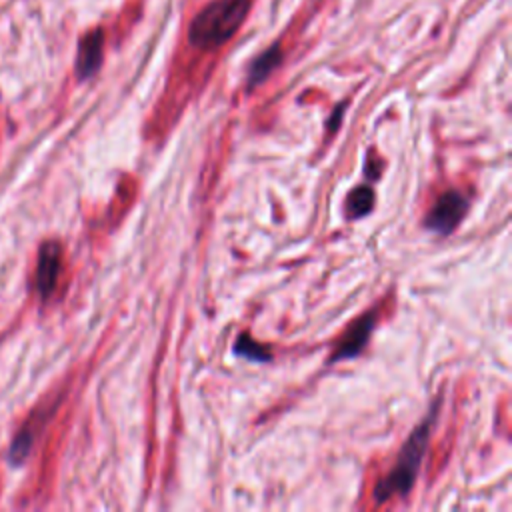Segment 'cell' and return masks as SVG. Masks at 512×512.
<instances>
[{
  "label": "cell",
  "mask_w": 512,
  "mask_h": 512,
  "mask_svg": "<svg viewBox=\"0 0 512 512\" xmlns=\"http://www.w3.org/2000/svg\"><path fill=\"white\" fill-rule=\"evenodd\" d=\"M253 0H214L204 6L188 28V40L198 48L213 50L228 43L250 10Z\"/></svg>",
  "instance_id": "7a4b0ae2"
},
{
  "label": "cell",
  "mask_w": 512,
  "mask_h": 512,
  "mask_svg": "<svg viewBox=\"0 0 512 512\" xmlns=\"http://www.w3.org/2000/svg\"><path fill=\"white\" fill-rule=\"evenodd\" d=\"M434 416H436V409L428 413L426 419L414 428L413 434L409 436V441H406L404 446L401 448V455L396 458L391 473L376 485L374 500L379 505L389 503V500L394 496H404L411 493L416 475H419L423 458L426 455L428 441H431Z\"/></svg>",
  "instance_id": "6da1fadb"
},
{
  "label": "cell",
  "mask_w": 512,
  "mask_h": 512,
  "mask_svg": "<svg viewBox=\"0 0 512 512\" xmlns=\"http://www.w3.org/2000/svg\"><path fill=\"white\" fill-rule=\"evenodd\" d=\"M235 352L240 354V357H245L248 360H256V362H268L270 359V352L256 344L253 339L248 337V334H243V337H238L235 342Z\"/></svg>",
  "instance_id": "9c48e42d"
},
{
  "label": "cell",
  "mask_w": 512,
  "mask_h": 512,
  "mask_svg": "<svg viewBox=\"0 0 512 512\" xmlns=\"http://www.w3.org/2000/svg\"><path fill=\"white\" fill-rule=\"evenodd\" d=\"M62 266V246L55 240H48L38 250V263H37V288L38 295L48 298L57 288V282L60 277Z\"/></svg>",
  "instance_id": "5b68a950"
},
{
  "label": "cell",
  "mask_w": 512,
  "mask_h": 512,
  "mask_svg": "<svg viewBox=\"0 0 512 512\" xmlns=\"http://www.w3.org/2000/svg\"><path fill=\"white\" fill-rule=\"evenodd\" d=\"M374 325H376V312H367V315L360 317L347 332H344V337L340 339L337 349H334V352H332L330 362H340V360L359 357L371 340Z\"/></svg>",
  "instance_id": "277c9868"
},
{
  "label": "cell",
  "mask_w": 512,
  "mask_h": 512,
  "mask_svg": "<svg viewBox=\"0 0 512 512\" xmlns=\"http://www.w3.org/2000/svg\"><path fill=\"white\" fill-rule=\"evenodd\" d=\"M468 211V201L463 193L458 191H448L436 204L431 208V213L426 214V228L436 235H451L455 228L463 223V218Z\"/></svg>",
  "instance_id": "3957f363"
},
{
  "label": "cell",
  "mask_w": 512,
  "mask_h": 512,
  "mask_svg": "<svg viewBox=\"0 0 512 512\" xmlns=\"http://www.w3.org/2000/svg\"><path fill=\"white\" fill-rule=\"evenodd\" d=\"M282 52L280 47H270L266 52H263L253 65L248 68V87L263 85V82L273 75V70L280 65Z\"/></svg>",
  "instance_id": "52a82bcc"
},
{
  "label": "cell",
  "mask_w": 512,
  "mask_h": 512,
  "mask_svg": "<svg viewBox=\"0 0 512 512\" xmlns=\"http://www.w3.org/2000/svg\"><path fill=\"white\" fill-rule=\"evenodd\" d=\"M102 48H104L102 30H92V33L82 37L78 45V58H77L78 78L87 80L97 75L102 65Z\"/></svg>",
  "instance_id": "8992f818"
},
{
  "label": "cell",
  "mask_w": 512,
  "mask_h": 512,
  "mask_svg": "<svg viewBox=\"0 0 512 512\" xmlns=\"http://www.w3.org/2000/svg\"><path fill=\"white\" fill-rule=\"evenodd\" d=\"M372 206H374V191L371 186L354 188L347 201L349 216L354 218V221H357V218L367 216L372 211Z\"/></svg>",
  "instance_id": "ba28073f"
}]
</instances>
